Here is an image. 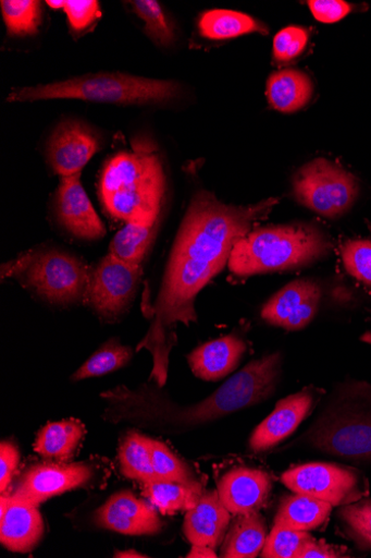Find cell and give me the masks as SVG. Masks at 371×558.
Wrapping results in <instances>:
<instances>
[{"label":"cell","instance_id":"cell-20","mask_svg":"<svg viewBox=\"0 0 371 558\" xmlns=\"http://www.w3.org/2000/svg\"><path fill=\"white\" fill-rule=\"evenodd\" d=\"M246 352V341L233 333L197 347L188 354L187 361L197 378L219 381L239 366Z\"/></svg>","mask_w":371,"mask_h":558},{"label":"cell","instance_id":"cell-29","mask_svg":"<svg viewBox=\"0 0 371 558\" xmlns=\"http://www.w3.org/2000/svg\"><path fill=\"white\" fill-rule=\"evenodd\" d=\"M132 348L123 345L116 339L106 342L72 376L73 381L100 377L125 367L133 359Z\"/></svg>","mask_w":371,"mask_h":558},{"label":"cell","instance_id":"cell-7","mask_svg":"<svg viewBox=\"0 0 371 558\" xmlns=\"http://www.w3.org/2000/svg\"><path fill=\"white\" fill-rule=\"evenodd\" d=\"M90 276L82 260L55 250L26 252L2 267V280L15 278L58 306L85 301Z\"/></svg>","mask_w":371,"mask_h":558},{"label":"cell","instance_id":"cell-44","mask_svg":"<svg viewBox=\"0 0 371 558\" xmlns=\"http://www.w3.org/2000/svg\"><path fill=\"white\" fill-rule=\"evenodd\" d=\"M360 340L361 342L368 344L371 347V331H367L364 332L361 337H360Z\"/></svg>","mask_w":371,"mask_h":558},{"label":"cell","instance_id":"cell-13","mask_svg":"<svg viewBox=\"0 0 371 558\" xmlns=\"http://www.w3.org/2000/svg\"><path fill=\"white\" fill-rule=\"evenodd\" d=\"M320 391L307 387L281 399L273 413L255 428L249 440L250 449L253 452L268 451L294 434L313 411L321 398Z\"/></svg>","mask_w":371,"mask_h":558},{"label":"cell","instance_id":"cell-22","mask_svg":"<svg viewBox=\"0 0 371 558\" xmlns=\"http://www.w3.org/2000/svg\"><path fill=\"white\" fill-rule=\"evenodd\" d=\"M333 505L304 494L286 496L280 507L274 525L309 532L327 523Z\"/></svg>","mask_w":371,"mask_h":558},{"label":"cell","instance_id":"cell-2","mask_svg":"<svg viewBox=\"0 0 371 558\" xmlns=\"http://www.w3.org/2000/svg\"><path fill=\"white\" fill-rule=\"evenodd\" d=\"M283 367L281 351L267 354L249 363L215 392L188 408H177L159 400L157 395L131 391L125 387L109 391L103 397L127 417H150L175 429H186L215 422L269 400L282 383Z\"/></svg>","mask_w":371,"mask_h":558},{"label":"cell","instance_id":"cell-21","mask_svg":"<svg viewBox=\"0 0 371 558\" xmlns=\"http://www.w3.org/2000/svg\"><path fill=\"white\" fill-rule=\"evenodd\" d=\"M313 95V83L308 74L294 69L273 73L267 87L270 105L279 112L290 114L304 109Z\"/></svg>","mask_w":371,"mask_h":558},{"label":"cell","instance_id":"cell-32","mask_svg":"<svg viewBox=\"0 0 371 558\" xmlns=\"http://www.w3.org/2000/svg\"><path fill=\"white\" fill-rule=\"evenodd\" d=\"M338 517L346 534L361 548H371V499L342 506Z\"/></svg>","mask_w":371,"mask_h":558},{"label":"cell","instance_id":"cell-45","mask_svg":"<svg viewBox=\"0 0 371 558\" xmlns=\"http://www.w3.org/2000/svg\"><path fill=\"white\" fill-rule=\"evenodd\" d=\"M367 322L371 324V311L369 313V317H368Z\"/></svg>","mask_w":371,"mask_h":558},{"label":"cell","instance_id":"cell-31","mask_svg":"<svg viewBox=\"0 0 371 558\" xmlns=\"http://www.w3.org/2000/svg\"><path fill=\"white\" fill-rule=\"evenodd\" d=\"M3 17L11 35L29 36L41 23V3L37 0H3Z\"/></svg>","mask_w":371,"mask_h":558},{"label":"cell","instance_id":"cell-15","mask_svg":"<svg viewBox=\"0 0 371 558\" xmlns=\"http://www.w3.org/2000/svg\"><path fill=\"white\" fill-rule=\"evenodd\" d=\"M98 149V140L88 128L66 121L50 137L48 161L57 174L69 178L81 174Z\"/></svg>","mask_w":371,"mask_h":558},{"label":"cell","instance_id":"cell-26","mask_svg":"<svg viewBox=\"0 0 371 558\" xmlns=\"http://www.w3.org/2000/svg\"><path fill=\"white\" fill-rule=\"evenodd\" d=\"M201 484L157 481L144 485V494L163 515L188 512L202 495Z\"/></svg>","mask_w":371,"mask_h":558},{"label":"cell","instance_id":"cell-17","mask_svg":"<svg viewBox=\"0 0 371 558\" xmlns=\"http://www.w3.org/2000/svg\"><path fill=\"white\" fill-rule=\"evenodd\" d=\"M272 488V478L267 472L250 468L228 471L218 485L222 501L235 517L258 512L267 504Z\"/></svg>","mask_w":371,"mask_h":558},{"label":"cell","instance_id":"cell-27","mask_svg":"<svg viewBox=\"0 0 371 558\" xmlns=\"http://www.w3.org/2000/svg\"><path fill=\"white\" fill-rule=\"evenodd\" d=\"M122 474L144 485L159 481L152 465L149 438L137 433H128L120 448Z\"/></svg>","mask_w":371,"mask_h":558},{"label":"cell","instance_id":"cell-12","mask_svg":"<svg viewBox=\"0 0 371 558\" xmlns=\"http://www.w3.org/2000/svg\"><path fill=\"white\" fill-rule=\"evenodd\" d=\"M94 477V466L86 463L36 464L23 473L11 496L38 506L51 497L87 486Z\"/></svg>","mask_w":371,"mask_h":558},{"label":"cell","instance_id":"cell-4","mask_svg":"<svg viewBox=\"0 0 371 558\" xmlns=\"http://www.w3.org/2000/svg\"><path fill=\"white\" fill-rule=\"evenodd\" d=\"M332 247L329 234L310 223L257 228L235 244L228 268L237 278L290 272L323 262Z\"/></svg>","mask_w":371,"mask_h":558},{"label":"cell","instance_id":"cell-43","mask_svg":"<svg viewBox=\"0 0 371 558\" xmlns=\"http://www.w3.org/2000/svg\"><path fill=\"white\" fill-rule=\"evenodd\" d=\"M46 4L51 8V9H54V10H60V9H63L64 10V7H65V0L64 2H55V0H49V2H46Z\"/></svg>","mask_w":371,"mask_h":558},{"label":"cell","instance_id":"cell-1","mask_svg":"<svg viewBox=\"0 0 371 558\" xmlns=\"http://www.w3.org/2000/svg\"><path fill=\"white\" fill-rule=\"evenodd\" d=\"M279 205L271 197L249 206H232L213 193H195L178 230L165 270L152 322L137 350L152 354L150 378L164 386L178 324L196 323L198 293L228 265L235 244Z\"/></svg>","mask_w":371,"mask_h":558},{"label":"cell","instance_id":"cell-38","mask_svg":"<svg viewBox=\"0 0 371 558\" xmlns=\"http://www.w3.org/2000/svg\"><path fill=\"white\" fill-rule=\"evenodd\" d=\"M308 8L316 21L334 24L348 16L353 7L343 0H310Z\"/></svg>","mask_w":371,"mask_h":558},{"label":"cell","instance_id":"cell-34","mask_svg":"<svg viewBox=\"0 0 371 558\" xmlns=\"http://www.w3.org/2000/svg\"><path fill=\"white\" fill-rule=\"evenodd\" d=\"M131 7L145 22V32L157 45L169 46L175 40L174 29L161 4L154 0H135Z\"/></svg>","mask_w":371,"mask_h":558},{"label":"cell","instance_id":"cell-24","mask_svg":"<svg viewBox=\"0 0 371 558\" xmlns=\"http://www.w3.org/2000/svg\"><path fill=\"white\" fill-rule=\"evenodd\" d=\"M268 536L267 520L260 513L237 515L225 535L221 555L226 558L257 557Z\"/></svg>","mask_w":371,"mask_h":558},{"label":"cell","instance_id":"cell-28","mask_svg":"<svg viewBox=\"0 0 371 558\" xmlns=\"http://www.w3.org/2000/svg\"><path fill=\"white\" fill-rule=\"evenodd\" d=\"M158 225L141 226L127 223L112 240L111 255L132 265L141 266L156 236Z\"/></svg>","mask_w":371,"mask_h":558},{"label":"cell","instance_id":"cell-37","mask_svg":"<svg viewBox=\"0 0 371 558\" xmlns=\"http://www.w3.org/2000/svg\"><path fill=\"white\" fill-rule=\"evenodd\" d=\"M64 12L71 29L75 33L87 31L101 16L99 3L95 0H67Z\"/></svg>","mask_w":371,"mask_h":558},{"label":"cell","instance_id":"cell-35","mask_svg":"<svg viewBox=\"0 0 371 558\" xmlns=\"http://www.w3.org/2000/svg\"><path fill=\"white\" fill-rule=\"evenodd\" d=\"M341 258L345 271L371 290V240L347 241L342 246Z\"/></svg>","mask_w":371,"mask_h":558},{"label":"cell","instance_id":"cell-36","mask_svg":"<svg viewBox=\"0 0 371 558\" xmlns=\"http://www.w3.org/2000/svg\"><path fill=\"white\" fill-rule=\"evenodd\" d=\"M309 41V33L300 26H288L274 38L273 54L275 61L289 63L299 58Z\"/></svg>","mask_w":371,"mask_h":558},{"label":"cell","instance_id":"cell-23","mask_svg":"<svg viewBox=\"0 0 371 558\" xmlns=\"http://www.w3.org/2000/svg\"><path fill=\"white\" fill-rule=\"evenodd\" d=\"M85 434V426L76 420L50 423L38 433L34 450L48 461L67 463L74 458Z\"/></svg>","mask_w":371,"mask_h":558},{"label":"cell","instance_id":"cell-11","mask_svg":"<svg viewBox=\"0 0 371 558\" xmlns=\"http://www.w3.org/2000/svg\"><path fill=\"white\" fill-rule=\"evenodd\" d=\"M322 299L323 289L320 282L311 278L296 279L263 304L260 317L271 326L299 331L320 312Z\"/></svg>","mask_w":371,"mask_h":558},{"label":"cell","instance_id":"cell-10","mask_svg":"<svg viewBox=\"0 0 371 558\" xmlns=\"http://www.w3.org/2000/svg\"><path fill=\"white\" fill-rule=\"evenodd\" d=\"M143 274L141 266L106 256L91 271L85 303L104 322H114L129 308Z\"/></svg>","mask_w":371,"mask_h":558},{"label":"cell","instance_id":"cell-25","mask_svg":"<svg viewBox=\"0 0 371 558\" xmlns=\"http://www.w3.org/2000/svg\"><path fill=\"white\" fill-rule=\"evenodd\" d=\"M202 37L214 40L231 39L246 34H269V27L253 17L234 11L215 10L201 15L198 23Z\"/></svg>","mask_w":371,"mask_h":558},{"label":"cell","instance_id":"cell-14","mask_svg":"<svg viewBox=\"0 0 371 558\" xmlns=\"http://www.w3.org/2000/svg\"><path fill=\"white\" fill-rule=\"evenodd\" d=\"M94 521L100 529L133 536L156 535L163 529L154 506L128 490L113 495L100 506Z\"/></svg>","mask_w":371,"mask_h":558},{"label":"cell","instance_id":"cell-18","mask_svg":"<svg viewBox=\"0 0 371 558\" xmlns=\"http://www.w3.org/2000/svg\"><path fill=\"white\" fill-rule=\"evenodd\" d=\"M45 531L37 506L2 494L0 499V542L15 553L33 550Z\"/></svg>","mask_w":371,"mask_h":558},{"label":"cell","instance_id":"cell-6","mask_svg":"<svg viewBox=\"0 0 371 558\" xmlns=\"http://www.w3.org/2000/svg\"><path fill=\"white\" fill-rule=\"evenodd\" d=\"M180 94L172 81L151 80L121 73L88 74L66 81L13 89L8 97L14 101L79 99L112 105L162 104Z\"/></svg>","mask_w":371,"mask_h":558},{"label":"cell","instance_id":"cell-8","mask_svg":"<svg viewBox=\"0 0 371 558\" xmlns=\"http://www.w3.org/2000/svg\"><path fill=\"white\" fill-rule=\"evenodd\" d=\"M359 192V183L350 172L324 158L306 163L293 179V195L299 205L330 220L348 214Z\"/></svg>","mask_w":371,"mask_h":558},{"label":"cell","instance_id":"cell-3","mask_svg":"<svg viewBox=\"0 0 371 558\" xmlns=\"http://www.w3.org/2000/svg\"><path fill=\"white\" fill-rule=\"evenodd\" d=\"M166 174L152 147L136 145L106 163L99 196L112 217L141 226L159 223L166 194Z\"/></svg>","mask_w":371,"mask_h":558},{"label":"cell","instance_id":"cell-33","mask_svg":"<svg viewBox=\"0 0 371 558\" xmlns=\"http://www.w3.org/2000/svg\"><path fill=\"white\" fill-rule=\"evenodd\" d=\"M313 539L309 532L274 525L261 550V557L299 558L305 547Z\"/></svg>","mask_w":371,"mask_h":558},{"label":"cell","instance_id":"cell-19","mask_svg":"<svg viewBox=\"0 0 371 558\" xmlns=\"http://www.w3.org/2000/svg\"><path fill=\"white\" fill-rule=\"evenodd\" d=\"M232 514L219 490L203 492L197 505L186 513L183 531L191 545L217 549L225 538Z\"/></svg>","mask_w":371,"mask_h":558},{"label":"cell","instance_id":"cell-16","mask_svg":"<svg viewBox=\"0 0 371 558\" xmlns=\"http://www.w3.org/2000/svg\"><path fill=\"white\" fill-rule=\"evenodd\" d=\"M57 211L62 226L83 240H98L106 229L86 194L81 174L61 178L57 193Z\"/></svg>","mask_w":371,"mask_h":558},{"label":"cell","instance_id":"cell-42","mask_svg":"<svg viewBox=\"0 0 371 558\" xmlns=\"http://www.w3.org/2000/svg\"><path fill=\"white\" fill-rule=\"evenodd\" d=\"M114 557H120V558H146L148 556H146V555H144L141 553H138L135 549H128V550L116 551Z\"/></svg>","mask_w":371,"mask_h":558},{"label":"cell","instance_id":"cell-39","mask_svg":"<svg viewBox=\"0 0 371 558\" xmlns=\"http://www.w3.org/2000/svg\"><path fill=\"white\" fill-rule=\"evenodd\" d=\"M20 463V451L12 441H2L0 445V490L2 494L9 488Z\"/></svg>","mask_w":371,"mask_h":558},{"label":"cell","instance_id":"cell-9","mask_svg":"<svg viewBox=\"0 0 371 558\" xmlns=\"http://www.w3.org/2000/svg\"><path fill=\"white\" fill-rule=\"evenodd\" d=\"M282 482L296 494L341 507L368 494L367 480L359 471L333 463H309L294 468L283 474Z\"/></svg>","mask_w":371,"mask_h":558},{"label":"cell","instance_id":"cell-41","mask_svg":"<svg viewBox=\"0 0 371 558\" xmlns=\"http://www.w3.org/2000/svg\"><path fill=\"white\" fill-rule=\"evenodd\" d=\"M188 558H197V557H211V558H215L218 557V554L215 551L214 548H210V547H207V546H198V545H193L190 551L187 554Z\"/></svg>","mask_w":371,"mask_h":558},{"label":"cell","instance_id":"cell-40","mask_svg":"<svg viewBox=\"0 0 371 558\" xmlns=\"http://www.w3.org/2000/svg\"><path fill=\"white\" fill-rule=\"evenodd\" d=\"M350 557L347 549L342 546L327 544L325 541L310 542L299 555V558H338Z\"/></svg>","mask_w":371,"mask_h":558},{"label":"cell","instance_id":"cell-30","mask_svg":"<svg viewBox=\"0 0 371 558\" xmlns=\"http://www.w3.org/2000/svg\"><path fill=\"white\" fill-rule=\"evenodd\" d=\"M151 460L159 481L199 484L194 471L162 441L149 438Z\"/></svg>","mask_w":371,"mask_h":558},{"label":"cell","instance_id":"cell-5","mask_svg":"<svg viewBox=\"0 0 371 558\" xmlns=\"http://www.w3.org/2000/svg\"><path fill=\"white\" fill-rule=\"evenodd\" d=\"M301 440L341 460L371 465V385L338 384Z\"/></svg>","mask_w":371,"mask_h":558}]
</instances>
